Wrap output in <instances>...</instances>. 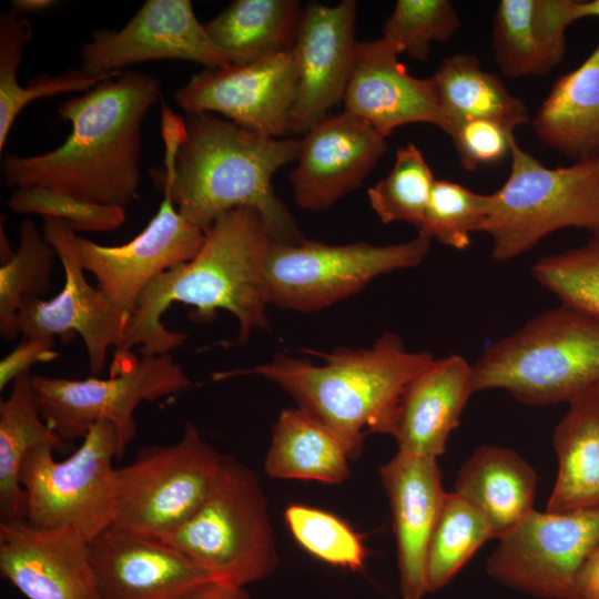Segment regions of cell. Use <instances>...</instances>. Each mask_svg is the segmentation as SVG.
I'll use <instances>...</instances> for the list:
<instances>
[{"label":"cell","mask_w":599,"mask_h":599,"mask_svg":"<svg viewBox=\"0 0 599 599\" xmlns=\"http://www.w3.org/2000/svg\"><path fill=\"white\" fill-rule=\"evenodd\" d=\"M161 109L164 165L151 177L185 220L205 231L222 214L248 207L274 241L306 240L272 184L278 169L296 161L300 139L266 136L213 113L182 119Z\"/></svg>","instance_id":"1"},{"label":"cell","mask_w":599,"mask_h":599,"mask_svg":"<svg viewBox=\"0 0 599 599\" xmlns=\"http://www.w3.org/2000/svg\"><path fill=\"white\" fill-rule=\"evenodd\" d=\"M161 98L158 78L126 70L65 100L58 115L71 123L70 135L45 153L4 156L6 184L126 209L139 197L142 124Z\"/></svg>","instance_id":"2"},{"label":"cell","mask_w":599,"mask_h":599,"mask_svg":"<svg viewBox=\"0 0 599 599\" xmlns=\"http://www.w3.org/2000/svg\"><path fill=\"white\" fill-rule=\"evenodd\" d=\"M273 238L262 215L238 207L219 216L205 231L199 252L155 277L139 296L115 354L135 346L143 355L167 354L186 339L169 331L163 314L173 303L193 307L191 318L207 322L216 311L238 322V342L254 329H268L265 261Z\"/></svg>","instance_id":"3"},{"label":"cell","mask_w":599,"mask_h":599,"mask_svg":"<svg viewBox=\"0 0 599 599\" xmlns=\"http://www.w3.org/2000/svg\"><path fill=\"white\" fill-rule=\"evenodd\" d=\"M313 364L283 354L248 369L212 375L213 380L260 375L277 384L344 444L356 459L366 434H386L395 407L409 383L436 358L429 352L406 349L397 334H383L368 348L309 352Z\"/></svg>","instance_id":"4"},{"label":"cell","mask_w":599,"mask_h":599,"mask_svg":"<svg viewBox=\"0 0 599 599\" xmlns=\"http://www.w3.org/2000/svg\"><path fill=\"white\" fill-rule=\"evenodd\" d=\"M474 390L502 389L545 406L599 385V318L568 305L547 309L488 346L471 364Z\"/></svg>","instance_id":"5"},{"label":"cell","mask_w":599,"mask_h":599,"mask_svg":"<svg viewBox=\"0 0 599 599\" xmlns=\"http://www.w3.org/2000/svg\"><path fill=\"white\" fill-rule=\"evenodd\" d=\"M510 156L509 176L489 194L480 229L491 238L495 260L515 258L561 229L599 233V156L550 169L517 141Z\"/></svg>","instance_id":"6"},{"label":"cell","mask_w":599,"mask_h":599,"mask_svg":"<svg viewBox=\"0 0 599 599\" xmlns=\"http://www.w3.org/2000/svg\"><path fill=\"white\" fill-rule=\"evenodd\" d=\"M159 540L181 551L214 579L242 588L265 579L278 565L260 484L245 465L224 454L202 506Z\"/></svg>","instance_id":"7"},{"label":"cell","mask_w":599,"mask_h":599,"mask_svg":"<svg viewBox=\"0 0 599 599\" xmlns=\"http://www.w3.org/2000/svg\"><path fill=\"white\" fill-rule=\"evenodd\" d=\"M32 390L41 418L64 443L83 438L98 422L112 423L119 437V458L136 435L133 413L143 402H155L191 385L182 366L170 353L115 354L110 377L67 379L31 375Z\"/></svg>","instance_id":"8"},{"label":"cell","mask_w":599,"mask_h":599,"mask_svg":"<svg viewBox=\"0 0 599 599\" xmlns=\"http://www.w3.org/2000/svg\"><path fill=\"white\" fill-rule=\"evenodd\" d=\"M51 444L26 456L20 481L27 494V522L40 529L70 528L88 542L114 521L119 437L106 420L95 423L80 447L57 461Z\"/></svg>","instance_id":"9"},{"label":"cell","mask_w":599,"mask_h":599,"mask_svg":"<svg viewBox=\"0 0 599 599\" xmlns=\"http://www.w3.org/2000/svg\"><path fill=\"white\" fill-rule=\"evenodd\" d=\"M222 456L192 423L175 444L141 448L116 468L113 524L155 539L173 532L209 496Z\"/></svg>","instance_id":"10"},{"label":"cell","mask_w":599,"mask_h":599,"mask_svg":"<svg viewBox=\"0 0 599 599\" xmlns=\"http://www.w3.org/2000/svg\"><path fill=\"white\" fill-rule=\"evenodd\" d=\"M430 241L422 234L388 245L273 240L265 261L268 303L297 312L328 307L380 275L420 265L429 253Z\"/></svg>","instance_id":"11"},{"label":"cell","mask_w":599,"mask_h":599,"mask_svg":"<svg viewBox=\"0 0 599 599\" xmlns=\"http://www.w3.org/2000/svg\"><path fill=\"white\" fill-rule=\"evenodd\" d=\"M599 545V508L531 510L498 539L486 572L509 589L539 599H570L577 577Z\"/></svg>","instance_id":"12"},{"label":"cell","mask_w":599,"mask_h":599,"mask_svg":"<svg viewBox=\"0 0 599 599\" xmlns=\"http://www.w3.org/2000/svg\"><path fill=\"white\" fill-rule=\"evenodd\" d=\"M42 233L52 245L64 273L61 291L50 300H26L18 312V329L24 337L81 336L91 372L100 374L108 352L121 345L125 318L85 276L75 231L64 221L44 219Z\"/></svg>","instance_id":"13"},{"label":"cell","mask_w":599,"mask_h":599,"mask_svg":"<svg viewBox=\"0 0 599 599\" xmlns=\"http://www.w3.org/2000/svg\"><path fill=\"white\" fill-rule=\"evenodd\" d=\"M293 50L245 65L210 68L192 75L174 100L186 112L220 113L271 138L290 133L296 92Z\"/></svg>","instance_id":"14"},{"label":"cell","mask_w":599,"mask_h":599,"mask_svg":"<svg viewBox=\"0 0 599 599\" xmlns=\"http://www.w3.org/2000/svg\"><path fill=\"white\" fill-rule=\"evenodd\" d=\"M80 57V68L93 75L156 60H185L205 69L231 65L189 0H146L121 29L93 32Z\"/></svg>","instance_id":"15"},{"label":"cell","mask_w":599,"mask_h":599,"mask_svg":"<svg viewBox=\"0 0 599 599\" xmlns=\"http://www.w3.org/2000/svg\"><path fill=\"white\" fill-rule=\"evenodd\" d=\"M145 229L116 246L78 236L84 271L126 323L143 290L165 271L190 261L201 248L204 231L185 220L167 192Z\"/></svg>","instance_id":"16"},{"label":"cell","mask_w":599,"mask_h":599,"mask_svg":"<svg viewBox=\"0 0 599 599\" xmlns=\"http://www.w3.org/2000/svg\"><path fill=\"white\" fill-rule=\"evenodd\" d=\"M356 7L354 0L313 1L303 10L292 48L297 81L290 133L305 134L343 101L357 44Z\"/></svg>","instance_id":"17"},{"label":"cell","mask_w":599,"mask_h":599,"mask_svg":"<svg viewBox=\"0 0 599 599\" xmlns=\"http://www.w3.org/2000/svg\"><path fill=\"white\" fill-rule=\"evenodd\" d=\"M386 139L345 111L324 118L300 139L288 177L295 203L312 212L333 206L372 172L387 151Z\"/></svg>","instance_id":"18"},{"label":"cell","mask_w":599,"mask_h":599,"mask_svg":"<svg viewBox=\"0 0 599 599\" xmlns=\"http://www.w3.org/2000/svg\"><path fill=\"white\" fill-rule=\"evenodd\" d=\"M102 599H177L216 580L163 541L111 524L89 541Z\"/></svg>","instance_id":"19"},{"label":"cell","mask_w":599,"mask_h":599,"mask_svg":"<svg viewBox=\"0 0 599 599\" xmlns=\"http://www.w3.org/2000/svg\"><path fill=\"white\" fill-rule=\"evenodd\" d=\"M0 573L28 599H102L89 542L70 528L0 522Z\"/></svg>","instance_id":"20"},{"label":"cell","mask_w":599,"mask_h":599,"mask_svg":"<svg viewBox=\"0 0 599 599\" xmlns=\"http://www.w3.org/2000/svg\"><path fill=\"white\" fill-rule=\"evenodd\" d=\"M343 102L385 138L409 123L444 126L432 79L409 74L383 38L357 42Z\"/></svg>","instance_id":"21"},{"label":"cell","mask_w":599,"mask_h":599,"mask_svg":"<svg viewBox=\"0 0 599 599\" xmlns=\"http://www.w3.org/2000/svg\"><path fill=\"white\" fill-rule=\"evenodd\" d=\"M379 477L393 516L400 597L423 599L428 545L447 495L437 458L397 451Z\"/></svg>","instance_id":"22"},{"label":"cell","mask_w":599,"mask_h":599,"mask_svg":"<svg viewBox=\"0 0 599 599\" xmlns=\"http://www.w3.org/2000/svg\"><path fill=\"white\" fill-rule=\"evenodd\" d=\"M474 393L471 364L461 355L435 359L402 394L386 434L397 451L438 458Z\"/></svg>","instance_id":"23"},{"label":"cell","mask_w":599,"mask_h":599,"mask_svg":"<svg viewBox=\"0 0 599 599\" xmlns=\"http://www.w3.org/2000/svg\"><path fill=\"white\" fill-rule=\"evenodd\" d=\"M578 0H501L491 47L507 78L544 77L564 59L566 31L581 19Z\"/></svg>","instance_id":"24"},{"label":"cell","mask_w":599,"mask_h":599,"mask_svg":"<svg viewBox=\"0 0 599 599\" xmlns=\"http://www.w3.org/2000/svg\"><path fill=\"white\" fill-rule=\"evenodd\" d=\"M536 487V471L517 451L483 445L463 463L454 491L480 511L498 540L535 509Z\"/></svg>","instance_id":"25"},{"label":"cell","mask_w":599,"mask_h":599,"mask_svg":"<svg viewBox=\"0 0 599 599\" xmlns=\"http://www.w3.org/2000/svg\"><path fill=\"white\" fill-rule=\"evenodd\" d=\"M530 122L539 140L565 156H599V44L556 80Z\"/></svg>","instance_id":"26"},{"label":"cell","mask_w":599,"mask_h":599,"mask_svg":"<svg viewBox=\"0 0 599 599\" xmlns=\"http://www.w3.org/2000/svg\"><path fill=\"white\" fill-rule=\"evenodd\" d=\"M568 405L552 435L558 470L549 512L599 508V398L592 390Z\"/></svg>","instance_id":"27"},{"label":"cell","mask_w":599,"mask_h":599,"mask_svg":"<svg viewBox=\"0 0 599 599\" xmlns=\"http://www.w3.org/2000/svg\"><path fill=\"white\" fill-rule=\"evenodd\" d=\"M303 10L297 0H235L204 29L231 65L292 50Z\"/></svg>","instance_id":"28"},{"label":"cell","mask_w":599,"mask_h":599,"mask_svg":"<svg viewBox=\"0 0 599 599\" xmlns=\"http://www.w3.org/2000/svg\"><path fill=\"white\" fill-rule=\"evenodd\" d=\"M341 439L301 408L284 409L274 425L264 469L274 478L339 484L349 475Z\"/></svg>","instance_id":"29"},{"label":"cell","mask_w":599,"mask_h":599,"mask_svg":"<svg viewBox=\"0 0 599 599\" xmlns=\"http://www.w3.org/2000/svg\"><path fill=\"white\" fill-rule=\"evenodd\" d=\"M430 79L447 134L471 119H495L515 128L530 120L525 102L511 94L497 74L484 71L474 54L445 58Z\"/></svg>","instance_id":"30"},{"label":"cell","mask_w":599,"mask_h":599,"mask_svg":"<svg viewBox=\"0 0 599 599\" xmlns=\"http://www.w3.org/2000/svg\"><path fill=\"white\" fill-rule=\"evenodd\" d=\"M11 384L9 396L0 402V522L27 520L20 471L28 453L41 444L65 446L40 416L30 372Z\"/></svg>","instance_id":"31"},{"label":"cell","mask_w":599,"mask_h":599,"mask_svg":"<svg viewBox=\"0 0 599 599\" xmlns=\"http://www.w3.org/2000/svg\"><path fill=\"white\" fill-rule=\"evenodd\" d=\"M490 539L494 535L480 511L455 491L447 493L427 550L428 593L450 582Z\"/></svg>","instance_id":"32"},{"label":"cell","mask_w":599,"mask_h":599,"mask_svg":"<svg viewBox=\"0 0 599 599\" xmlns=\"http://www.w3.org/2000/svg\"><path fill=\"white\" fill-rule=\"evenodd\" d=\"M57 253L37 224L26 219L19 229L14 255L0 266V334L13 341L19 333L18 312L26 300L42 298L52 285Z\"/></svg>","instance_id":"33"},{"label":"cell","mask_w":599,"mask_h":599,"mask_svg":"<svg viewBox=\"0 0 599 599\" xmlns=\"http://www.w3.org/2000/svg\"><path fill=\"white\" fill-rule=\"evenodd\" d=\"M436 180L420 150L413 143L397 149L389 173L367 191L378 219L406 222L419 229Z\"/></svg>","instance_id":"34"},{"label":"cell","mask_w":599,"mask_h":599,"mask_svg":"<svg viewBox=\"0 0 599 599\" xmlns=\"http://www.w3.org/2000/svg\"><path fill=\"white\" fill-rule=\"evenodd\" d=\"M531 275L561 304L599 318V233L581 246L542 257Z\"/></svg>","instance_id":"35"},{"label":"cell","mask_w":599,"mask_h":599,"mask_svg":"<svg viewBox=\"0 0 599 599\" xmlns=\"http://www.w3.org/2000/svg\"><path fill=\"white\" fill-rule=\"evenodd\" d=\"M461 20L448 0H398L387 19L383 39L399 55L425 61L434 42L445 43Z\"/></svg>","instance_id":"36"},{"label":"cell","mask_w":599,"mask_h":599,"mask_svg":"<svg viewBox=\"0 0 599 599\" xmlns=\"http://www.w3.org/2000/svg\"><path fill=\"white\" fill-rule=\"evenodd\" d=\"M284 517L297 544L315 558L349 570L364 567L366 548L361 536L337 516L295 504Z\"/></svg>","instance_id":"37"},{"label":"cell","mask_w":599,"mask_h":599,"mask_svg":"<svg viewBox=\"0 0 599 599\" xmlns=\"http://www.w3.org/2000/svg\"><path fill=\"white\" fill-rule=\"evenodd\" d=\"M489 209V194H478L447 180H436L418 234L455 250H465L470 234L480 232Z\"/></svg>","instance_id":"38"},{"label":"cell","mask_w":599,"mask_h":599,"mask_svg":"<svg viewBox=\"0 0 599 599\" xmlns=\"http://www.w3.org/2000/svg\"><path fill=\"white\" fill-rule=\"evenodd\" d=\"M7 204L16 213L64 221L74 231H113L126 220L124 207L82 201L42 186L16 187Z\"/></svg>","instance_id":"39"},{"label":"cell","mask_w":599,"mask_h":599,"mask_svg":"<svg viewBox=\"0 0 599 599\" xmlns=\"http://www.w3.org/2000/svg\"><path fill=\"white\" fill-rule=\"evenodd\" d=\"M119 72L93 75L83 69H69L57 75H39L27 85H19L0 97V152L3 151L9 132L21 111L32 102L62 93L87 92Z\"/></svg>","instance_id":"40"},{"label":"cell","mask_w":599,"mask_h":599,"mask_svg":"<svg viewBox=\"0 0 599 599\" xmlns=\"http://www.w3.org/2000/svg\"><path fill=\"white\" fill-rule=\"evenodd\" d=\"M515 126L495 119H471L457 124L448 134L461 166L476 171L510 155L516 141Z\"/></svg>","instance_id":"41"},{"label":"cell","mask_w":599,"mask_h":599,"mask_svg":"<svg viewBox=\"0 0 599 599\" xmlns=\"http://www.w3.org/2000/svg\"><path fill=\"white\" fill-rule=\"evenodd\" d=\"M53 337H24L0 362V389L18 376L28 373L30 367L39 362H51L59 357L54 352Z\"/></svg>","instance_id":"42"},{"label":"cell","mask_w":599,"mask_h":599,"mask_svg":"<svg viewBox=\"0 0 599 599\" xmlns=\"http://www.w3.org/2000/svg\"><path fill=\"white\" fill-rule=\"evenodd\" d=\"M570 599H599V545L580 570Z\"/></svg>","instance_id":"43"},{"label":"cell","mask_w":599,"mask_h":599,"mask_svg":"<svg viewBox=\"0 0 599 599\" xmlns=\"http://www.w3.org/2000/svg\"><path fill=\"white\" fill-rule=\"evenodd\" d=\"M177 599H248V595L245 588L221 580H211Z\"/></svg>","instance_id":"44"},{"label":"cell","mask_w":599,"mask_h":599,"mask_svg":"<svg viewBox=\"0 0 599 599\" xmlns=\"http://www.w3.org/2000/svg\"><path fill=\"white\" fill-rule=\"evenodd\" d=\"M58 4L55 0H12L11 11L18 16L41 12Z\"/></svg>","instance_id":"45"},{"label":"cell","mask_w":599,"mask_h":599,"mask_svg":"<svg viewBox=\"0 0 599 599\" xmlns=\"http://www.w3.org/2000/svg\"><path fill=\"white\" fill-rule=\"evenodd\" d=\"M16 251L11 248V245L8 241L2 220H1V229H0V257H1V264L8 262L13 255Z\"/></svg>","instance_id":"46"},{"label":"cell","mask_w":599,"mask_h":599,"mask_svg":"<svg viewBox=\"0 0 599 599\" xmlns=\"http://www.w3.org/2000/svg\"><path fill=\"white\" fill-rule=\"evenodd\" d=\"M580 17H598L599 18V0L580 1Z\"/></svg>","instance_id":"47"},{"label":"cell","mask_w":599,"mask_h":599,"mask_svg":"<svg viewBox=\"0 0 599 599\" xmlns=\"http://www.w3.org/2000/svg\"><path fill=\"white\" fill-rule=\"evenodd\" d=\"M593 392L597 395V397L599 398V385L593 389Z\"/></svg>","instance_id":"48"}]
</instances>
